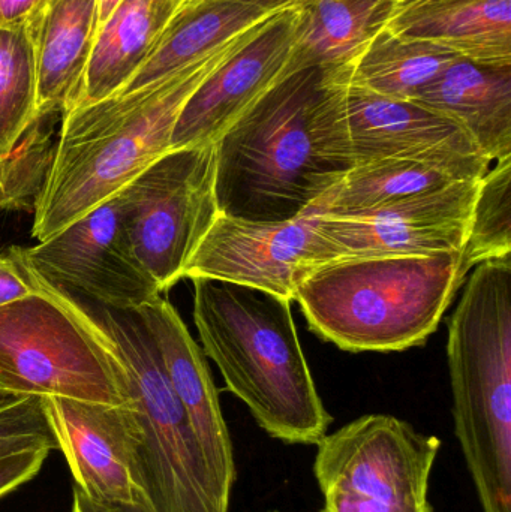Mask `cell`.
<instances>
[{"label": "cell", "instance_id": "cell-1", "mask_svg": "<svg viewBox=\"0 0 511 512\" xmlns=\"http://www.w3.org/2000/svg\"><path fill=\"white\" fill-rule=\"evenodd\" d=\"M213 144L219 213L242 221H293L356 165L320 68L279 81Z\"/></svg>", "mask_w": 511, "mask_h": 512}, {"label": "cell", "instance_id": "cell-2", "mask_svg": "<svg viewBox=\"0 0 511 512\" xmlns=\"http://www.w3.org/2000/svg\"><path fill=\"white\" fill-rule=\"evenodd\" d=\"M264 21L164 80L63 114L56 155L33 210V239L44 242L65 230L170 152L186 101Z\"/></svg>", "mask_w": 511, "mask_h": 512}, {"label": "cell", "instance_id": "cell-3", "mask_svg": "<svg viewBox=\"0 0 511 512\" xmlns=\"http://www.w3.org/2000/svg\"><path fill=\"white\" fill-rule=\"evenodd\" d=\"M194 321L227 390L258 426L288 445H317L329 433L303 354L290 298L227 280L194 277Z\"/></svg>", "mask_w": 511, "mask_h": 512}, {"label": "cell", "instance_id": "cell-4", "mask_svg": "<svg viewBox=\"0 0 511 512\" xmlns=\"http://www.w3.org/2000/svg\"><path fill=\"white\" fill-rule=\"evenodd\" d=\"M467 274L462 252L333 259L299 268L294 300L345 351H404L437 330Z\"/></svg>", "mask_w": 511, "mask_h": 512}, {"label": "cell", "instance_id": "cell-5", "mask_svg": "<svg viewBox=\"0 0 511 512\" xmlns=\"http://www.w3.org/2000/svg\"><path fill=\"white\" fill-rule=\"evenodd\" d=\"M455 435L483 512H511V255L476 265L449 321Z\"/></svg>", "mask_w": 511, "mask_h": 512}, {"label": "cell", "instance_id": "cell-6", "mask_svg": "<svg viewBox=\"0 0 511 512\" xmlns=\"http://www.w3.org/2000/svg\"><path fill=\"white\" fill-rule=\"evenodd\" d=\"M9 251L33 291L0 307V390L126 405L125 364L101 322Z\"/></svg>", "mask_w": 511, "mask_h": 512}, {"label": "cell", "instance_id": "cell-7", "mask_svg": "<svg viewBox=\"0 0 511 512\" xmlns=\"http://www.w3.org/2000/svg\"><path fill=\"white\" fill-rule=\"evenodd\" d=\"M90 312L125 364L132 471L150 510L230 512L140 313L101 306Z\"/></svg>", "mask_w": 511, "mask_h": 512}, {"label": "cell", "instance_id": "cell-8", "mask_svg": "<svg viewBox=\"0 0 511 512\" xmlns=\"http://www.w3.org/2000/svg\"><path fill=\"white\" fill-rule=\"evenodd\" d=\"M443 442L387 414L356 418L315 447L321 512H434L429 483Z\"/></svg>", "mask_w": 511, "mask_h": 512}, {"label": "cell", "instance_id": "cell-9", "mask_svg": "<svg viewBox=\"0 0 511 512\" xmlns=\"http://www.w3.org/2000/svg\"><path fill=\"white\" fill-rule=\"evenodd\" d=\"M132 251L159 291L183 279L218 218L215 144L170 150L119 192Z\"/></svg>", "mask_w": 511, "mask_h": 512}, {"label": "cell", "instance_id": "cell-10", "mask_svg": "<svg viewBox=\"0 0 511 512\" xmlns=\"http://www.w3.org/2000/svg\"><path fill=\"white\" fill-rule=\"evenodd\" d=\"M347 129L354 164L405 159L447 168L479 182L492 162L456 120L414 101H398L351 83L336 68L321 69Z\"/></svg>", "mask_w": 511, "mask_h": 512}, {"label": "cell", "instance_id": "cell-11", "mask_svg": "<svg viewBox=\"0 0 511 512\" xmlns=\"http://www.w3.org/2000/svg\"><path fill=\"white\" fill-rule=\"evenodd\" d=\"M12 249L42 279L96 306L140 310L162 294L132 251L119 194L33 248Z\"/></svg>", "mask_w": 511, "mask_h": 512}, {"label": "cell", "instance_id": "cell-12", "mask_svg": "<svg viewBox=\"0 0 511 512\" xmlns=\"http://www.w3.org/2000/svg\"><path fill=\"white\" fill-rule=\"evenodd\" d=\"M479 182L455 183L351 218L314 215L315 264L362 256L462 252Z\"/></svg>", "mask_w": 511, "mask_h": 512}, {"label": "cell", "instance_id": "cell-13", "mask_svg": "<svg viewBox=\"0 0 511 512\" xmlns=\"http://www.w3.org/2000/svg\"><path fill=\"white\" fill-rule=\"evenodd\" d=\"M297 17L299 8L291 6L267 18L255 35L192 93L177 117L170 150L215 143L282 80Z\"/></svg>", "mask_w": 511, "mask_h": 512}, {"label": "cell", "instance_id": "cell-14", "mask_svg": "<svg viewBox=\"0 0 511 512\" xmlns=\"http://www.w3.org/2000/svg\"><path fill=\"white\" fill-rule=\"evenodd\" d=\"M317 261L314 215L287 222H252L219 213L183 279L210 277L254 286L294 300L299 268Z\"/></svg>", "mask_w": 511, "mask_h": 512}, {"label": "cell", "instance_id": "cell-15", "mask_svg": "<svg viewBox=\"0 0 511 512\" xmlns=\"http://www.w3.org/2000/svg\"><path fill=\"white\" fill-rule=\"evenodd\" d=\"M59 450L80 490L90 502L134 504L141 501L135 483L126 405L45 397Z\"/></svg>", "mask_w": 511, "mask_h": 512}, {"label": "cell", "instance_id": "cell-16", "mask_svg": "<svg viewBox=\"0 0 511 512\" xmlns=\"http://www.w3.org/2000/svg\"><path fill=\"white\" fill-rule=\"evenodd\" d=\"M137 312L155 339L171 387L185 409L207 466L222 495L230 501L237 477L233 442L204 352L179 312L162 295Z\"/></svg>", "mask_w": 511, "mask_h": 512}, {"label": "cell", "instance_id": "cell-17", "mask_svg": "<svg viewBox=\"0 0 511 512\" xmlns=\"http://www.w3.org/2000/svg\"><path fill=\"white\" fill-rule=\"evenodd\" d=\"M386 27L476 65L511 68V0H410L396 6Z\"/></svg>", "mask_w": 511, "mask_h": 512}, {"label": "cell", "instance_id": "cell-18", "mask_svg": "<svg viewBox=\"0 0 511 512\" xmlns=\"http://www.w3.org/2000/svg\"><path fill=\"white\" fill-rule=\"evenodd\" d=\"M26 26L35 51L36 113H68L80 101L98 30V0H42Z\"/></svg>", "mask_w": 511, "mask_h": 512}, {"label": "cell", "instance_id": "cell-19", "mask_svg": "<svg viewBox=\"0 0 511 512\" xmlns=\"http://www.w3.org/2000/svg\"><path fill=\"white\" fill-rule=\"evenodd\" d=\"M300 0H186L119 93L164 80ZM117 95V93H116Z\"/></svg>", "mask_w": 511, "mask_h": 512}, {"label": "cell", "instance_id": "cell-20", "mask_svg": "<svg viewBox=\"0 0 511 512\" xmlns=\"http://www.w3.org/2000/svg\"><path fill=\"white\" fill-rule=\"evenodd\" d=\"M413 101L456 120L489 161L511 156V68L458 60Z\"/></svg>", "mask_w": 511, "mask_h": 512}, {"label": "cell", "instance_id": "cell-21", "mask_svg": "<svg viewBox=\"0 0 511 512\" xmlns=\"http://www.w3.org/2000/svg\"><path fill=\"white\" fill-rule=\"evenodd\" d=\"M186 0H123L96 30L80 101L93 104L119 93L158 44ZM74 107V108H75Z\"/></svg>", "mask_w": 511, "mask_h": 512}, {"label": "cell", "instance_id": "cell-22", "mask_svg": "<svg viewBox=\"0 0 511 512\" xmlns=\"http://www.w3.org/2000/svg\"><path fill=\"white\" fill-rule=\"evenodd\" d=\"M396 0H309L297 5L296 30L282 80L303 69L356 59L395 12Z\"/></svg>", "mask_w": 511, "mask_h": 512}, {"label": "cell", "instance_id": "cell-23", "mask_svg": "<svg viewBox=\"0 0 511 512\" xmlns=\"http://www.w3.org/2000/svg\"><path fill=\"white\" fill-rule=\"evenodd\" d=\"M459 182L470 180L425 162L405 159L365 162L354 165L347 176L308 212L332 218H351L408 198L441 191Z\"/></svg>", "mask_w": 511, "mask_h": 512}, {"label": "cell", "instance_id": "cell-24", "mask_svg": "<svg viewBox=\"0 0 511 512\" xmlns=\"http://www.w3.org/2000/svg\"><path fill=\"white\" fill-rule=\"evenodd\" d=\"M462 57L422 39H407L383 27L351 62L335 66L351 83L398 101L414 96Z\"/></svg>", "mask_w": 511, "mask_h": 512}, {"label": "cell", "instance_id": "cell-25", "mask_svg": "<svg viewBox=\"0 0 511 512\" xmlns=\"http://www.w3.org/2000/svg\"><path fill=\"white\" fill-rule=\"evenodd\" d=\"M60 113H36L14 146L0 156V210L33 212L56 155Z\"/></svg>", "mask_w": 511, "mask_h": 512}, {"label": "cell", "instance_id": "cell-26", "mask_svg": "<svg viewBox=\"0 0 511 512\" xmlns=\"http://www.w3.org/2000/svg\"><path fill=\"white\" fill-rule=\"evenodd\" d=\"M38 102L35 51L26 23L0 27V156L12 149Z\"/></svg>", "mask_w": 511, "mask_h": 512}, {"label": "cell", "instance_id": "cell-27", "mask_svg": "<svg viewBox=\"0 0 511 512\" xmlns=\"http://www.w3.org/2000/svg\"><path fill=\"white\" fill-rule=\"evenodd\" d=\"M510 255L511 156H507L480 179L462 261L470 271L489 259Z\"/></svg>", "mask_w": 511, "mask_h": 512}, {"label": "cell", "instance_id": "cell-28", "mask_svg": "<svg viewBox=\"0 0 511 512\" xmlns=\"http://www.w3.org/2000/svg\"><path fill=\"white\" fill-rule=\"evenodd\" d=\"M59 450L45 397L0 390V460Z\"/></svg>", "mask_w": 511, "mask_h": 512}, {"label": "cell", "instance_id": "cell-29", "mask_svg": "<svg viewBox=\"0 0 511 512\" xmlns=\"http://www.w3.org/2000/svg\"><path fill=\"white\" fill-rule=\"evenodd\" d=\"M50 451H32L0 460V499L32 480L44 465Z\"/></svg>", "mask_w": 511, "mask_h": 512}, {"label": "cell", "instance_id": "cell-30", "mask_svg": "<svg viewBox=\"0 0 511 512\" xmlns=\"http://www.w3.org/2000/svg\"><path fill=\"white\" fill-rule=\"evenodd\" d=\"M33 291L20 261L11 251L0 252V307Z\"/></svg>", "mask_w": 511, "mask_h": 512}, {"label": "cell", "instance_id": "cell-31", "mask_svg": "<svg viewBox=\"0 0 511 512\" xmlns=\"http://www.w3.org/2000/svg\"><path fill=\"white\" fill-rule=\"evenodd\" d=\"M41 2L42 0H0V27L26 23Z\"/></svg>", "mask_w": 511, "mask_h": 512}, {"label": "cell", "instance_id": "cell-32", "mask_svg": "<svg viewBox=\"0 0 511 512\" xmlns=\"http://www.w3.org/2000/svg\"><path fill=\"white\" fill-rule=\"evenodd\" d=\"M87 502L92 512H153L144 499L134 504H98V502H90L89 499Z\"/></svg>", "mask_w": 511, "mask_h": 512}, {"label": "cell", "instance_id": "cell-33", "mask_svg": "<svg viewBox=\"0 0 511 512\" xmlns=\"http://www.w3.org/2000/svg\"><path fill=\"white\" fill-rule=\"evenodd\" d=\"M123 0H98V27L108 20Z\"/></svg>", "mask_w": 511, "mask_h": 512}, {"label": "cell", "instance_id": "cell-34", "mask_svg": "<svg viewBox=\"0 0 511 512\" xmlns=\"http://www.w3.org/2000/svg\"><path fill=\"white\" fill-rule=\"evenodd\" d=\"M72 512H92L86 496H84L78 489L74 490V504H72Z\"/></svg>", "mask_w": 511, "mask_h": 512}, {"label": "cell", "instance_id": "cell-35", "mask_svg": "<svg viewBox=\"0 0 511 512\" xmlns=\"http://www.w3.org/2000/svg\"><path fill=\"white\" fill-rule=\"evenodd\" d=\"M405 2H410V0H396V3H398V5H401V3Z\"/></svg>", "mask_w": 511, "mask_h": 512}, {"label": "cell", "instance_id": "cell-36", "mask_svg": "<svg viewBox=\"0 0 511 512\" xmlns=\"http://www.w3.org/2000/svg\"><path fill=\"white\" fill-rule=\"evenodd\" d=\"M309 2V0H300L299 5H302V3Z\"/></svg>", "mask_w": 511, "mask_h": 512}, {"label": "cell", "instance_id": "cell-37", "mask_svg": "<svg viewBox=\"0 0 511 512\" xmlns=\"http://www.w3.org/2000/svg\"><path fill=\"white\" fill-rule=\"evenodd\" d=\"M266 512H281V511H278V510H270V511H266Z\"/></svg>", "mask_w": 511, "mask_h": 512}]
</instances>
